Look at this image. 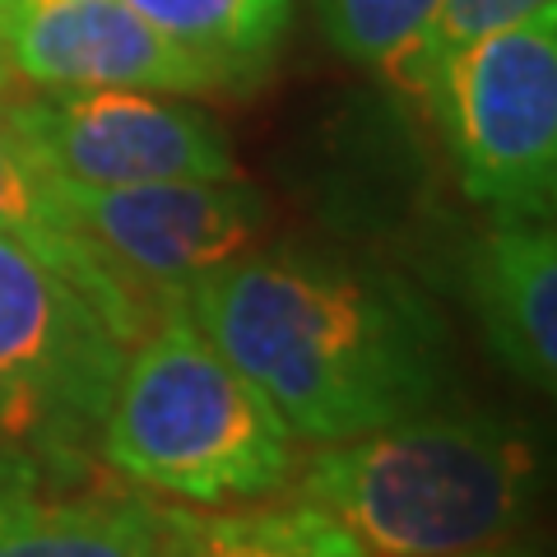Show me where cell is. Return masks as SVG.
Listing matches in <instances>:
<instances>
[{
    "label": "cell",
    "instance_id": "cell-11",
    "mask_svg": "<svg viewBox=\"0 0 557 557\" xmlns=\"http://www.w3.org/2000/svg\"><path fill=\"white\" fill-rule=\"evenodd\" d=\"M0 237L24 247L28 256H38L65 284H75L126 348L153 325L145 311L131 302V293L98 265L89 242L70 223L65 205L57 196V182H51V172L24 149V139L14 135L5 102H0Z\"/></svg>",
    "mask_w": 557,
    "mask_h": 557
},
{
    "label": "cell",
    "instance_id": "cell-2",
    "mask_svg": "<svg viewBox=\"0 0 557 557\" xmlns=\"http://www.w3.org/2000/svg\"><path fill=\"white\" fill-rule=\"evenodd\" d=\"M284 497L335 516L372 557H465L525 534L539 450L497 413L432 405L302 446Z\"/></svg>",
    "mask_w": 557,
    "mask_h": 557
},
{
    "label": "cell",
    "instance_id": "cell-7",
    "mask_svg": "<svg viewBox=\"0 0 557 557\" xmlns=\"http://www.w3.org/2000/svg\"><path fill=\"white\" fill-rule=\"evenodd\" d=\"M24 149L70 186H145L237 177L228 131L200 102L149 89H5Z\"/></svg>",
    "mask_w": 557,
    "mask_h": 557
},
{
    "label": "cell",
    "instance_id": "cell-1",
    "mask_svg": "<svg viewBox=\"0 0 557 557\" xmlns=\"http://www.w3.org/2000/svg\"><path fill=\"white\" fill-rule=\"evenodd\" d=\"M196 321L302 446L446 399V321L409 278L302 242H256L186 293Z\"/></svg>",
    "mask_w": 557,
    "mask_h": 557
},
{
    "label": "cell",
    "instance_id": "cell-15",
    "mask_svg": "<svg viewBox=\"0 0 557 557\" xmlns=\"http://www.w3.org/2000/svg\"><path fill=\"white\" fill-rule=\"evenodd\" d=\"M557 0H442L432 24L423 28V38L413 42V51L395 70V84L409 94H423L428 75L437 70L450 51H460L465 42L483 38V33H497V28H511L520 20H530L539 10H553Z\"/></svg>",
    "mask_w": 557,
    "mask_h": 557
},
{
    "label": "cell",
    "instance_id": "cell-8",
    "mask_svg": "<svg viewBox=\"0 0 557 557\" xmlns=\"http://www.w3.org/2000/svg\"><path fill=\"white\" fill-rule=\"evenodd\" d=\"M0 61L10 89H149L172 98L228 94L214 70L172 47L126 0H5Z\"/></svg>",
    "mask_w": 557,
    "mask_h": 557
},
{
    "label": "cell",
    "instance_id": "cell-13",
    "mask_svg": "<svg viewBox=\"0 0 557 557\" xmlns=\"http://www.w3.org/2000/svg\"><path fill=\"white\" fill-rule=\"evenodd\" d=\"M172 47L214 70L228 94L256 89L284 47L293 0H126Z\"/></svg>",
    "mask_w": 557,
    "mask_h": 557
},
{
    "label": "cell",
    "instance_id": "cell-17",
    "mask_svg": "<svg viewBox=\"0 0 557 557\" xmlns=\"http://www.w3.org/2000/svg\"><path fill=\"white\" fill-rule=\"evenodd\" d=\"M0 14H5V0H0ZM10 89V79H5V61H0V94Z\"/></svg>",
    "mask_w": 557,
    "mask_h": 557
},
{
    "label": "cell",
    "instance_id": "cell-5",
    "mask_svg": "<svg viewBox=\"0 0 557 557\" xmlns=\"http://www.w3.org/2000/svg\"><path fill=\"white\" fill-rule=\"evenodd\" d=\"M126 344L94 302L0 237V450L94 460Z\"/></svg>",
    "mask_w": 557,
    "mask_h": 557
},
{
    "label": "cell",
    "instance_id": "cell-4",
    "mask_svg": "<svg viewBox=\"0 0 557 557\" xmlns=\"http://www.w3.org/2000/svg\"><path fill=\"white\" fill-rule=\"evenodd\" d=\"M423 108L469 205L544 219L557 205V5L483 33L432 70Z\"/></svg>",
    "mask_w": 557,
    "mask_h": 557
},
{
    "label": "cell",
    "instance_id": "cell-12",
    "mask_svg": "<svg viewBox=\"0 0 557 557\" xmlns=\"http://www.w3.org/2000/svg\"><path fill=\"white\" fill-rule=\"evenodd\" d=\"M153 557H372L335 516L298 497L159 511Z\"/></svg>",
    "mask_w": 557,
    "mask_h": 557
},
{
    "label": "cell",
    "instance_id": "cell-16",
    "mask_svg": "<svg viewBox=\"0 0 557 557\" xmlns=\"http://www.w3.org/2000/svg\"><path fill=\"white\" fill-rule=\"evenodd\" d=\"M465 557H534V548L530 544H502V548H483V553H465Z\"/></svg>",
    "mask_w": 557,
    "mask_h": 557
},
{
    "label": "cell",
    "instance_id": "cell-9",
    "mask_svg": "<svg viewBox=\"0 0 557 557\" xmlns=\"http://www.w3.org/2000/svg\"><path fill=\"white\" fill-rule=\"evenodd\" d=\"M159 511L98 460L0 450V557H153Z\"/></svg>",
    "mask_w": 557,
    "mask_h": 557
},
{
    "label": "cell",
    "instance_id": "cell-10",
    "mask_svg": "<svg viewBox=\"0 0 557 557\" xmlns=\"http://www.w3.org/2000/svg\"><path fill=\"white\" fill-rule=\"evenodd\" d=\"M465 298L497 362L553 395L557 381V237L544 219H487L465 251Z\"/></svg>",
    "mask_w": 557,
    "mask_h": 557
},
{
    "label": "cell",
    "instance_id": "cell-14",
    "mask_svg": "<svg viewBox=\"0 0 557 557\" xmlns=\"http://www.w3.org/2000/svg\"><path fill=\"white\" fill-rule=\"evenodd\" d=\"M437 5L442 0H317V20L344 61L395 75Z\"/></svg>",
    "mask_w": 557,
    "mask_h": 557
},
{
    "label": "cell",
    "instance_id": "cell-6",
    "mask_svg": "<svg viewBox=\"0 0 557 557\" xmlns=\"http://www.w3.org/2000/svg\"><path fill=\"white\" fill-rule=\"evenodd\" d=\"M57 196L98 265L149 321H159L168 307H182L200 278L251 251L270 228V205L251 182H242V172L145 186L57 182Z\"/></svg>",
    "mask_w": 557,
    "mask_h": 557
},
{
    "label": "cell",
    "instance_id": "cell-3",
    "mask_svg": "<svg viewBox=\"0 0 557 557\" xmlns=\"http://www.w3.org/2000/svg\"><path fill=\"white\" fill-rule=\"evenodd\" d=\"M302 442L265 391L168 307L126 348L94 460L135 493L172 507H247L288 493Z\"/></svg>",
    "mask_w": 557,
    "mask_h": 557
}]
</instances>
